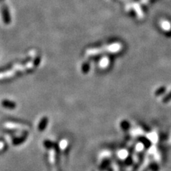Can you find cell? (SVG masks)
Returning <instances> with one entry per match:
<instances>
[{"mask_svg":"<svg viewBox=\"0 0 171 171\" xmlns=\"http://www.w3.org/2000/svg\"><path fill=\"white\" fill-rule=\"evenodd\" d=\"M162 26H163V28L164 29H168L170 28V24L168 23V22H163V24H162Z\"/></svg>","mask_w":171,"mask_h":171,"instance_id":"3","label":"cell"},{"mask_svg":"<svg viewBox=\"0 0 171 171\" xmlns=\"http://www.w3.org/2000/svg\"><path fill=\"white\" fill-rule=\"evenodd\" d=\"M171 100V93L169 94V95H168L166 97L164 98L163 99V102L164 103H167L168 101H170Z\"/></svg>","mask_w":171,"mask_h":171,"instance_id":"5","label":"cell"},{"mask_svg":"<svg viewBox=\"0 0 171 171\" xmlns=\"http://www.w3.org/2000/svg\"><path fill=\"white\" fill-rule=\"evenodd\" d=\"M165 91V87H161L160 88L159 90H157V91L156 92V95L158 96V95H161L162 93H164Z\"/></svg>","mask_w":171,"mask_h":171,"instance_id":"2","label":"cell"},{"mask_svg":"<svg viewBox=\"0 0 171 171\" xmlns=\"http://www.w3.org/2000/svg\"><path fill=\"white\" fill-rule=\"evenodd\" d=\"M121 48V44H111L109 46L104 47L102 49H91L88 51V53L90 54H99L101 52H103V51H109V52H116V51H119Z\"/></svg>","mask_w":171,"mask_h":171,"instance_id":"1","label":"cell"},{"mask_svg":"<svg viewBox=\"0 0 171 171\" xmlns=\"http://www.w3.org/2000/svg\"><path fill=\"white\" fill-rule=\"evenodd\" d=\"M108 63H109V60H108L107 58H105L102 60V62H101V65L103 66H105L108 64Z\"/></svg>","mask_w":171,"mask_h":171,"instance_id":"4","label":"cell"}]
</instances>
